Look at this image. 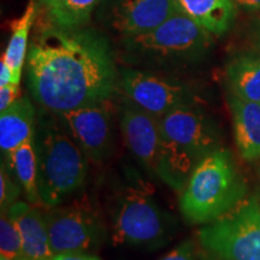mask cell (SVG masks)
<instances>
[{"instance_id":"1","label":"cell","mask_w":260,"mask_h":260,"mask_svg":"<svg viewBox=\"0 0 260 260\" xmlns=\"http://www.w3.org/2000/svg\"><path fill=\"white\" fill-rule=\"evenodd\" d=\"M27 84L53 113L107 102L118 86L111 47L95 31L45 25L29 44Z\"/></svg>"},{"instance_id":"2","label":"cell","mask_w":260,"mask_h":260,"mask_svg":"<svg viewBox=\"0 0 260 260\" xmlns=\"http://www.w3.org/2000/svg\"><path fill=\"white\" fill-rule=\"evenodd\" d=\"M160 128L159 180L181 193L198 164L220 148L222 133L216 119L197 104L180 106L162 116Z\"/></svg>"},{"instance_id":"3","label":"cell","mask_w":260,"mask_h":260,"mask_svg":"<svg viewBox=\"0 0 260 260\" xmlns=\"http://www.w3.org/2000/svg\"><path fill=\"white\" fill-rule=\"evenodd\" d=\"M34 142L41 204L52 209L82 188L88 175L89 159L59 116L45 109L37 117Z\"/></svg>"},{"instance_id":"4","label":"cell","mask_w":260,"mask_h":260,"mask_svg":"<svg viewBox=\"0 0 260 260\" xmlns=\"http://www.w3.org/2000/svg\"><path fill=\"white\" fill-rule=\"evenodd\" d=\"M248 187L232 152L219 148L204 158L180 193V210L189 224L206 225L247 199Z\"/></svg>"},{"instance_id":"5","label":"cell","mask_w":260,"mask_h":260,"mask_svg":"<svg viewBox=\"0 0 260 260\" xmlns=\"http://www.w3.org/2000/svg\"><path fill=\"white\" fill-rule=\"evenodd\" d=\"M177 222L144 186H130L117 201L112 241L117 246L157 248L175 235Z\"/></svg>"},{"instance_id":"6","label":"cell","mask_w":260,"mask_h":260,"mask_svg":"<svg viewBox=\"0 0 260 260\" xmlns=\"http://www.w3.org/2000/svg\"><path fill=\"white\" fill-rule=\"evenodd\" d=\"M133 57L155 63H181L203 57L211 45V32L184 14L172 16L153 30L125 37Z\"/></svg>"},{"instance_id":"7","label":"cell","mask_w":260,"mask_h":260,"mask_svg":"<svg viewBox=\"0 0 260 260\" xmlns=\"http://www.w3.org/2000/svg\"><path fill=\"white\" fill-rule=\"evenodd\" d=\"M203 248L222 260H260V198L251 195L198 232Z\"/></svg>"},{"instance_id":"8","label":"cell","mask_w":260,"mask_h":260,"mask_svg":"<svg viewBox=\"0 0 260 260\" xmlns=\"http://www.w3.org/2000/svg\"><path fill=\"white\" fill-rule=\"evenodd\" d=\"M50 245L54 254L90 253L106 241L107 233L95 212L81 205L52 207L45 213Z\"/></svg>"},{"instance_id":"9","label":"cell","mask_w":260,"mask_h":260,"mask_svg":"<svg viewBox=\"0 0 260 260\" xmlns=\"http://www.w3.org/2000/svg\"><path fill=\"white\" fill-rule=\"evenodd\" d=\"M121 86L128 102L158 118L180 106L197 104L188 84L149 71L123 70Z\"/></svg>"},{"instance_id":"10","label":"cell","mask_w":260,"mask_h":260,"mask_svg":"<svg viewBox=\"0 0 260 260\" xmlns=\"http://www.w3.org/2000/svg\"><path fill=\"white\" fill-rule=\"evenodd\" d=\"M57 115L89 160L102 162L111 157L116 129L109 100Z\"/></svg>"},{"instance_id":"11","label":"cell","mask_w":260,"mask_h":260,"mask_svg":"<svg viewBox=\"0 0 260 260\" xmlns=\"http://www.w3.org/2000/svg\"><path fill=\"white\" fill-rule=\"evenodd\" d=\"M123 141L149 177L159 180L161 167L160 118L128 102L121 115Z\"/></svg>"},{"instance_id":"12","label":"cell","mask_w":260,"mask_h":260,"mask_svg":"<svg viewBox=\"0 0 260 260\" xmlns=\"http://www.w3.org/2000/svg\"><path fill=\"white\" fill-rule=\"evenodd\" d=\"M180 12L176 0H119L113 27L133 37L153 30Z\"/></svg>"},{"instance_id":"13","label":"cell","mask_w":260,"mask_h":260,"mask_svg":"<svg viewBox=\"0 0 260 260\" xmlns=\"http://www.w3.org/2000/svg\"><path fill=\"white\" fill-rule=\"evenodd\" d=\"M8 213L21 234L24 259L51 260L54 253L50 245L45 213L24 201H16Z\"/></svg>"},{"instance_id":"14","label":"cell","mask_w":260,"mask_h":260,"mask_svg":"<svg viewBox=\"0 0 260 260\" xmlns=\"http://www.w3.org/2000/svg\"><path fill=\"white\" fill-rule=\"evenodd\" d=\"M233 129L239 153L247 161L260 158V103L229 96Z\"/></svg>"},{"instance_id":"15","label":"cell","mask_w":260,"mask_h":260,"mask_svg":"<svg viewBox=\"0 0 260 260\" xmlns=\"http://www.w3.org/2000/svg\"><path fill=\"white\" fill-rule=\"evenodd\" d=\"M37 115L28 96L19 98L0 112V149L6 157L25 141L34 139Z\"/></svg>"},{"instance_id":"16","label":"cell","mask_w":260,"mask_h":260,"mask_svg":"<svg viewBox=\"0 0 260 260\" xmlns=\"http://www.w3.org/2000/svg\"><path fill=\"white\" fill-rule=\"evenodd\" d=\"M182 14L209 30L223 35L229 30L235 17L234 0H176Z\"/></svg>"},{"instance_id":"17","label":"cell","mask_w":260,"mask_h":260,"mask_svg":"<svg viewBox=\"0 0 260 260\" xmlns=\"http://www.w3.org/2000/svg\"><path fill=\"white\" fill-rule=\"evenodd\" d=\"M230 92L240 99L260 103V53H243L226 67Z\"/></svg>"},{"instance_id":"18","label":"cell","mask_w":260,"mask_h":260,"mask_svg":"<svg viewBox=\"0 0 260 260\" xmlns=\"http://www.w3.org/2000/svg\"><path fill=\"white\" fill-rule=\"evenodd\" d=\"M6 167L21 184L25 199L32 205L41 204L38 182V157L34 139L25 141L6 157Z\"/></svg>"},{"instance_id":"19","label":"cell","mask_w":260,"mask_h":260,"mask_svg":"<svg viewBox=\"0 0 260 260\" xmlns=\"http://www.w3.org/2000/svg\"><path fill=\"white\" fill-rule=\"evenodd\" d=\"M37 12V3L31 0L23 15L12 22V34L3 58L11 69L12 75H14V82L16 84H19V81H21L23 63L27 57L29 31L34 23Z\"/></svg>"},{"instance_id":"20","label":"cell","mask_w":260,"mask_h":260,"mask_svg":"<svg viewBox=\"0 0 260 260\" xmlns=\"http://www.w3.org/2000/svg\"><path fill=\"white\" fill-rule=\"evenodd\" d=\"M100 0H41L51 24L60 28H80L88 21Z\"/></svg>"},{"instance_id":"21","label":"cell","mask_w":260,"mask_h":260,"mask_svg":"<svg viewBox=\"0 0 260 260\" xmlns=\"http://www.w3.org/2000/svg\"><path fill=\"white\" fill-rule=\"evenodd\" d=\"M0 255L16 260H25L19 230L8 211L0 216Z\"/></svg>"},{"instance_id":"22","label":"cell","mask_w":260,"mask_h":260,"mask_svg":"<svg viewBox=\"0 0 260 260\" xmlns=\"http://www.w3.org/2000/svg\"><path fill=\"white\" fill-rule=\"evenodd\" d=\"M11 172L2 159V168H0V210L8 211L10 207L17 201L21 195L22 187L17 181L12 180Z\"/></svg>"},{"instance_id":"23","label":"cell","mask_w":260,"mask_h":260,"mask_svg":"<svg viewBox=\"0 0 260 260\" xmlns=\"http://www.w3.org/2000/svg\"><path fill=\"white\" fill-rule=\"evenodd\" d=\"M198 256L197 243L194 240L186 239L158 260H198Z\"/></svg>"},{"instance_id":"24","label":"cell","mask_w":260,"mask_h":260,"mask_svg":"<svg viewBox=\"0 0 260 260\" xmlns=\"http://www.w3.org/2000/svg\"><path fill=\"white\" fill-rule=\"evenodd\" d=\"M17 99H19V84L11 83L0 87V112L5 111Z\"/></svg>"},{"instance_id":"25","label":"cell","mask_w":260,"mask_h":260,"mask_svg":"<svg viewBox=\"0 0 260 260\" xmlns=\"http://www.w3.org/2000/svg\"><path fill=\"white\" fill-rule=\"evenodd\" d=\"M51 260H102L96 255L86 252H67L58 253L52 256Z\"/></svg>"},{"instance_id":"26","label":"cell","mask_w":260,"mask_h":260,"mask_svg":"<svg viewBox=\"0 0 260 260\" xmlns=\"http://www.w3.org/2000/svg\"><path fill=\"white\" fill-rule=\"evenodd\" d=\"M11 83H15L14 75H12V71L9 65L6 64L4 58H2V61H0V87L8 86V84Z\"/></svg>"},{"instance_id":"27","label":"cell","mask_w":260,"mask_h":260,"mask_svg":"<svg viewBox=\"0 0 260 260\" xmlns=\"http://www.w3.org/2000/svg\"><path fill=\"white\" fill-rule=\"evenodd\" d=\"M234 3L247 9L260 10V0H234Z\"/></svg>"},{"instance_id":"28","label":"cell","mask_w":260,"mask_h":260,"mask_svg":"<svg viewBox=\"0 0 260 260\" xmlns=\"http://www.w3.org/2000/svg\"><path fill=\"white\" fill-rule=\"evenodd\" d=\"M256 47H258V50L260 52V28H259V31H258V37H256Z\"/></svg>"},{"instance_id":"29","label":"cell","mask_w":260,"mask_h":260,"mask_svg":"<svg viewBox=\"0 0 260 260\" xmlns=\"http://www.w3.org/2000/svg\"><path fill=\"white\" fill-rule=\"evenodd\" d=\"M200 260H222V259H217V258H213V256H207V255H205V256H203V258H201Z\"/></svg>"},{"instance_id":"30","label":"cell","mask_w":260,"mask_h":260,"mask_svg":"<svg viewBox=\"0 0 260 260\" xmlns=\"http://www.w3.org/2000/svg\"><path fill=\"white\" fill-rule=\"evenodd\" d=\"M0 260H16V259H11V258H6V256H0Z\"/></svg>"}]
</instances>
